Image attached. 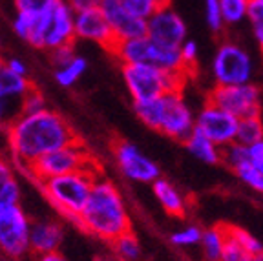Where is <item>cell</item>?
<instances>
[{
    "label": "cell",
    "instance_id": "4316f807",
    "mask_svg": "<svg viewBox=\"0 0 263 261\" xmlns=\"http://www.w3.org/2000/svg\"><path fill=\"white\" fill-rule=\"evenodd\" d=\"M134 15H137L139 18L146 21L148 16L156 13L157 9H161L163 6L170 4V0H121Z\"/></svg>",
    "mask_w": 263,
    "mask_h": 261
},
{
    "label": "cell",
    "instance_id": "b9f144b4",
    "mask_svg": "<svg viewBox=\"0 0 263 261\" xmlns=\"http://www.w3.org/2000/svg\"><path fill=\"white\" fill-rule=\"evenodd\" d=\"M4 68H8L9 71H13L16 75H28V66L24 64V61H21V59L16 57L4 61Z\"/></svg>",
    "mask_w": 263,
    "mask_h": 261
},
{
    "label": "cell",
    "instance_id": "d4e9b609",
    "mask_svg": "<svg viewBox=\"0 0 263 261\" xmlns=\"http://www.w3.org/2000/svg\"><path fill=\"white\" fill-rule=\"evenodd\" d=\"M111 245H114L115 256L121 261H137L141 257V245L137 237L132 234V230L111 241Z\"/></svg>",
    "mask_w": 263,
    "mask_h": 261
},
{
    "label": "cell",
    "instance_id": "8d00e7d4",
    "mask_svg": "<svg viewBox=\"0 0 263 261\" xmlns=\"http://www.w3.org/2000/svg\"><path fill=\"white\" fill-rule=\"evenodd\" d=\"M21 114V102L8 101V99L0 97V134L6 132L13 119Z\"/></svg>",
    "mask_w": 263,
    "mask_h": 261
},
{
    "label": "cell",
    "instance_id": "9a60e30c",
    "mask_svg": "<svg viewBox=\"0 0 263 261\" xmlns=\"http://www.w3.org/2000/svg\"><path fill=\"white\" fill-rule=\"evenodd\" d=\"M97 8L110 26L115 42L146 35V21L134 15L121 0H99Z\"/></svg>",
    "mask_w": 263,
    "mask_h": 261
},
{
    "label": "cell",
    "instance_id": "7bdbcfd3",
    "mask_svg": "<svg viewBox=\"0 0 263 261\" xmlns=\"http://www.w3.org/2000/svg\"><path fill=\"white\" fill-rule=\"evenodd\" d=\"M70 8L73 9L75 13L77 11H84V9H91V8H97L99 6V0H66Z\"/></svg>",
    "mask_w": 263,
    "mask_h": 261
},
{
    "label": "cell",
    "instance_id": "4fadbf2b",
    "mask_svg": "<svg viewBox=\"0 0 263 261\" xmlns=\"http://www.w3.org/2000/svg\"><path fill=\"white\" fill-rule=\"evenodd\" d=\"M115 163L123 172L126 179L134 183H154L157 177H161L159 166L156 161H152L148 155H144L134 143L119 141L114 146Z\"/></svg>",
    "mask_w": 263,
    "mask_h": 261
},
{
    "label": "cell",
    "instance_id": "ab89813d",
    "mask_svg": "<svg viewBox=\"0 0 263 261\" xmlns=\"http://www.w3.org/2000/svg\"><path fill=\"white\" fill-rule=\"evenodd\" d=\"M49 53H51V62H53V66L62 64V62L70 61L73 55H77L75 53L73 44H66V46H61V48H55V49H51Z\"/></svg>",
    "mask_w": 263,
    "mask_h": 261
},
{
    "label": "cell",
    "instance_id": "f6af8a7d",
    "mask_svg": "<svg viewBox=\"0 0 263 261\" xmlns=\"http://www.w3.org/2000/svg\"><path fill=\"white\" fill-rule=\"evenodd\" d=\"M251 261H263V250H259L258 254H254V256H252V259Z\"/></svg>",
    "mask_w": 263,
    "mask_h": 261
},
{
    "label": "cell",
    "instance_id": "ac0fdd59",
    "mask_svg": "<svg viewBox=\"0 0 263 261\" xmlns=\"http://www.w3.org/2000/svg\"><path fill=\"white\" fill-rule=\"evenodd\" d=\"M152 190L156 199L159 201V204L163 207V210L166 214L174 217H183L186 210V199L181 194V190L177 187H174L170 181L157 177L152 183Z\"/></svg>",
    "mask_w": 263,
    "mask_h": 261
},
{
    "label": "cell",
    "instance_id": "cb8c5ba5",
    "mask_svg": "<svg viewBox=\"0 0 263 261\" xmlns=\"http://www.w3.org/2000/svg\"><path fill=\"white\" fill-rule=\"evenodd\" d=\"M251 0H219L221 16L225 26H238L247 21Z\"/></svg>",
    "mask_w": 263,
    "mask_h": 261
},
{
    "label": "cell",
    "instance_id": "1f68e13d",
    "mask_svg": "<svg viewBox=\"0 0 263 261\" xmlns=\"http://www.w3.org/2000/svg\"><path fill=\"white\" fill-rule=\"evenodd\" d=\"M251 259H252V254L249 252V250L243 249L238 241H234L229 234H227L225 247H223L221 256H219L218 261H251Z\"/></svg>",
    "mask_w": 263,
    "mask_h": 261
},
{
    "label": "cell",
    "instance_id": "e0dca14e",
    "mask_svg": "<svg viewBox=\"0 0 263 261\" xmlns=\"http://www.w3.org/2000/svg\"><path fill=\"white\" fill-rule=\"evenodd\" d=\"M62 243V227L57 221L41 219L33 221L29 227V252L39 256V254H48L59 250Z\"/></svg>",
    "mask_w": 263,
    "mask_h": 261
},
{
    "label": "cell",
    "instance_id": "5bb4252c",
    "mask_svg": "<svg viewBox=\"0 0 263 261\" xmlns=\"http://www.w3.org/2000/svg\"><path fill=\"white\" fill-rule=\"evenodd\" d=\"M189 29L183 16L170 4L163 6L146 18V37L170 48H179L186 41Z\"/></svg>",
    "mask_w": 263,
    "mask_h": 261
},
{
    "label": "cell",
    "instance_id": "ee69618b",
    "mask_svg": "<svg viewBox=\"0 0 263 261\" xmlns=\"http://www.w3.org/2000/svg\"><path fill=\"white\" fill-rule=\"evenodd\" d=\"M35 261H66V257L59 250H55V252L39 254V256H35Z\"/></svg>",
    "mask_w": 263,
    "mask_h": 261
},
{
    "label": "cell",
    "instance_id": "d6a6232c",
    "mask_svg": "<svg viewBox=\"0 0 263 261\" xmlns=\"http://www.w3.org/2000/svg\"><path fill=\"white\" fill-rule=\"evenodd\" d=\"M179 57L183 62V68L189 75H192V71L196 69L197 57H199V48H197V42L192 39H186L183 44L179 46Z\"/></svg>",
    "mask_w": 263,
    "mask_h": 261
},
{
    "label": "cell",
    "instance_id": "9c48e42d",
    "mask_svg": "<svg viewBox=\"0 0 263 261\" xmlns=\"http://www.w3.org/2000/svg\"><path fill=\"white\" fill-rule=\"evenodd\" d=\"M90 166H93V164H91V157L88 150L82 143L75 141V143L51 150L42 157H39L35 163L29 164L24 174L39 184L42 181L49 179V177H57L62 176V174H70V172Z\"/></svg>",
    "mask_w": 263,
    "mask_h": 261
},
{
    "label": "cell",
    "instance_id": "277c9868",
    "mask_svg": "<svg viewBox=\"0 0 263 261\" xmlns=\"http://www.w3.org/2000/svg\"><path fill=\"white\" fill-rule=\"evenodd\" d=\"M97 177V172L93 170V166H90L70 172V174H62L57 177H49V179L39 183V188L42 190L48 203L61 216L75 223V219L79 217L90 197L91 187Z\"/></svg>",
    "mask_w": 263,
    "mask_h": 261
},
{
    "label": "cell",
    "instance_id": "603a6c76",
    "mask_svg": "<svg viewBox=\"0 0 263 261\" xmlns=\"http://www.w3.org/2000/svg\"><path fill=\"white\" fill-rule=\"evenodd\" d=\"M263 139V121L261 115L254 117H243L238 119V128H236V141L243 146H251Z\"/></svg>",
    "mask_w": 263,
    "mask_h": 261
},
{
    "label": "cell",
    "instance_id": "d590c367",
    "mask_svg": "<svg viewBox=\"0 0 263 261\" xmlns=\"http://www.w3.org/2000/svg\"><path fill=\"white\" fill-rule=\"evenodd\" d=\"M57 0H13L16 13H28V15H41Z\"/></svg>",
    "mask_w": 263,
    "mask_h": 261
},
{
    "label": "cell",
    "instance_id": "8fae6325",
    "mask_svg": "<svg viewBox=\"0 0 263 261\" xmlns=\"http://www.w3.org/2000/svg\"><path fill=\"white\" fill-rule=\"evenodd\" d=\"M209 101L232 114L236 119L261 115V91L254 82L234 86H214Z\"/></svg>",
    "mask_w": 263,
    "mask_h": 261
},
{
    "label": "cell",
    "instance_id": "f1b7e54d",
    "mask_svg": "<svg viewBox=\"0 0 263 261\" xmlns=\"http://www.w3.org/2000/svg\"><path fill=\"white\" fill-rule=\"evenodd\" d=\"M247 21L251 24L252 35H254L256 42H258L259 49L263 53V6L256 0H251L249 4V11H247Z\"/></svg>",
    "mask_w": 263,
    "mask_h": 261
},
{
    "label": "cell",
    "instance_id": "f546056e",
    "mask_svg": "<svg viewBox=\"0 0 263 261\" xmlns=\"http://www.w3.org/2000/svg\"><path fill=\"white\" fill-rule=\"evenodd\" d=\"M225 230H227V234L232 237V239L238 241L239 245H241L245 250H249L252 256H254V254H258L259 250H263L261 243H259V241L256 239L252 234L247 232V230L239 229V227H234V225H225Z\"/></svg>",
    "mask_w": 263,
    "mask_h": 261
},
{
    "label": "cell",
    "instance_id": "ba28073f",
    "mask_svg": "<svg viewBox=\"0 0 263 261\" xmlns=\"http://www.w3.org/2000/svg\"><path fill=\"white\" fill-rule=\"evenodd\" d=\"M216 86H234L252 82L254 77V61L251 53L241 44L234 41H225L218 46L210 62Z\"/></svg>",
    "mask_w": 263,
    "mask_h": 261
},
{
    "label": "cell",
    "instance_id": "ffe728a7",
    "mask_svg": "<svg viewBox=\"0 0 263 261\" xmlns=\"http://www.w3.org/2000/svg\"><path fill=\"white\" fill-rule=\"evenodd\" d=\"M33 88L28 75H16L8 68L0 69V97L21 102V99Z\"/></svg>",
    "mask_w": 263,
    "mask_h": 261
},
{
    "label": "cell",
    "instance_id": "52a82bcc",
    "mask_svg": "<svg viewBox=\"0 0 263 261\" xmlns=\"http://www.w3.org/2000/svg\"><path fill=\"white\" fill-rule=\"evenodd\" d=\"M110 51L123 64H146L166 69V71H185L179 57V48H170V46L154 42L146 35L115 42Z\"/></svg>",
    "mask_w": 263,
    "mask_h": 261
},
{
    "label": "cell",
    "instance_id": "6da1fadb",
    "mask_svg": "<svg viewBox=\"0 0 263 261\" xmlns=\"http://www.w3.org/2000/svg\"><path fill=\"white\" fill-rule=\"evenodd\" d=\"M4 134L13 163L22 172L48 152L79 141L71 124L49 108L37 114H18Z\"/></svg>",
    "mask_w": 263,
    "mask_h": 261
},
{
    "label": "cell",
    "instance_id": "7c38bea8",
    "mask_svg": "<svg viewBox=\"0 0 263 261\" xmlns=\"http://www.w3.org/2000/svg\"><path fill=\"white\" fill-rule=\"evenodd\" d=\"M194 128L205 134L209 139H212L219 148H223L236 141L238 119L223 108L216 106L214 102L206 101L205 106L194 117Z\"/></svg>",
    "mask_w": 263,
    "mask_h": 261
},
{
    "label": "cell",
    "instance_id": "bcb514c9",
    "mask_svg": "<svg viewBox=\"0 0 263 261\" xmlns=\"http://www.w3.org/2000/svg\"><path fill=\"white\" fill-rule=\"evenodd\" d=\"M2 68H4V59L0 57V69H2Z\"/></svg>",
    "mask_w": 263,
    "mask_h": 261
},
{
    "label": "cell",
    "instance_id": "7dc6e473",
    "mask_svg": "<svg viewBox=\"0 0 263 261\" xmlns=\"http://www.w3.org/2000/svg\"><path fill=\"white\" fill-rule=\"evenodd\" d=\"M256 2H259V4H261V6H263V0H256Z\"/></svg>",
    "mask_w": 263,
    "mask_h": 261
},
{
    "label": "cell",
    "instance_id": "44dd1931",
    "mask_svg": "<svg viewBox=\"0 0 263 261\" xmlns=\"http://www.w3.org/2000/svg\"><path fill=\"white\" fill-rule=\"evenodd\" d=\"M88 62L81 55H73L70 61L62 62V64L55 66V81L64 88H71L75 82L81 81V77L86 73Z\"/></svg>",
    "mask_w": 263,
    "mask_h": 261
},
{
    "label": "cell",
    "instance_id": "f35d334b",
    "mask_svg": "<svg viewBox=\"0 0 263 261\" xmlns=\"http://www.w3.org/2000/svg\"><path fill=\"white\" fill-rule=\"evenodd\" d=\"M247 157L263 174V139H259L258 143L247 146Z\"/></svg>",
    "mask_w": 263,
    "mask_h": 261
},
{
    "label": "cell",
    "instance_id": "5b68a950",
    "mask_svg": "<svg viewBox=\"0 0 263 261\" xmlns=\"http://www.w3.org/2000/svg\"><path fill=\"white\" fill-rule=\"evenodd\" d=\"M190 75L146 64H123V81L134 104L152 101L168 91H183Z\"/></svg>",
    "mask_w": 263,
    "mask_h": 261
},
{
    "label": "cell",
    "instance_id": "74e56055",
    "mask_svg": "<svg viewBox=\"0 0 263 261\" xmlns=\"http://www.w3.org/2000/svg\"><path fill=\"white\" fill-rule=\"evenodd\" d=\"M33 24H35V15H28V13H16L15 18H13V31L22 39V41L28 42L31 37Z\"/></svg>",
    "mask_w": 263,
    "mask_h": 261
},
{
    "label": "cell",
    "instance_id": "4dcf8cb0",
    "mask_svg": "<svg viewBox=\"0 0 263 261\" xmlns=\"http://www.w3.org/2000/svg\"><path fill=\"white\" fill-rule=\"evenodd\" d=\"M203 9H205V22L212 33H219L225 28L221 16V8H219V0H203Z\"/></svg>",
    "mask_w": 263,
    "mask_h": 261
},
{
    "label": "cell",
    "instance_id": "7a4b0ae2",
    "mask_svg": "<svg viewBox=\"0 0 263 261\" xmlns=\"http://www.w3.org/2000/svg\"><path fill=\"white\" fill-rule=\"evenodd\" d=\"M75 223L90 236L108 243L130 232V216L119 188L111 181L97 177Z\"/></svg>",
    "mask_w": 263,
    "mask_h": 261
},
{
    "label": "cell",
    "instance_id": "60d3db41",
    "mask_svg": "<svg viewBox=\"0 0 263 261\" xmlns=\"http://www.w3.org/2000/svg\"><path fill=\"white\" fill-rule=\"evenodd\" d=\"M11 177H15V164H13V161H9L8 157L0 154V184L11 179Z\"/></svg>",
    "mask_w": 263,
    "mask_h": 261
},
{
    "label": "cell",
    "instance_id": "484cf974",
    "mask_svg": "<svg viewBox=\"0 0 263 261\" xmlns=\"http://www.w3.org/2000/svg\"><path fill=\"white\" fill-rule=\"evenodd\" d=\"M232 172L239 177L241 183H245L249 188H252L254 192L263 194V174L249 159L243 161L241 164H238Z\"/></svg>",
    "mask_w": 263,
    "mask_h": 261
},
{
    "label": "cell",
    "instance_id": "2e32d148",
    "mask_svg": "<svg viewBox=\"0 0 263 261\" xmlns=\"http://www.w3.org/2000/svg\"><path fill=\"white\" fill-rule=\"evenodd\" d=\"M75 39L95 42V44L106 48L108 51L115 44L110 26L104 21L103 13H101L99 8L84 9V11L75 13Z\"/></svg>",
    "mask_w": 263,
    "mask_h": 261
},
{
    "label": "cell",
    "instance_id": "30bf717a",
    "mask_svg": "<svg viewBox=\"0 0 263 261\" xmlns=\"http://www.w3.org/2000/svg\"><path fill=\"white\" fill-rule=\"evenodd\" d=\"M29 221L24 208L11 204L0 210V250L11 259H22L29 254Z\"/></svg>",
    "mask_w": 263,
    "mask_h": 261
},
{
    "label": "cell",
    "instance_id": "3957f363",
    "mask_svg": "<svg viewBox=\"0 0 263 261\" xmlns=\"http://www.w3.org/2000/svg\"><path fill=\"white\" fill-rule=\"evenodd\" d=\"M134 110L141 123L166 137L185 141L186 135L194 130L196 114L183 97V91H168L152 101L134 104Z\"/></svg>",
    "mask_w": 263,
    "mask_h": 261
},
{
    "label": "cell",
    "instance_id": "e575fe53",
    "mask_svg": "<svg viewBox=\"0 0 263 261\" xmlns=\"http://www.w3.org/2000/svg\"><path fill=\"white\" fill-rule=\"evenodd\" d=\"M46 106V99L42 95L41 90L37 88H31L24 97L21 99V114H37V111L44 110Z\"/></svg>",
    "mask_w": 263,
    "mask_h": 261
},
{
    "label": "cell",
    "instance_id": "7402d4cb",
    "mask_svg": "<svg viewBox=\"0 0 263 261\" xmlns=\"http://www.w3.org/2000/svg\"><path fill=\"white\" fill-rule=\"evenodd\" d=\"M227 232H225V225H219V227H210V229L203 230L201 234V245L203 256L209 261H218L221 256V250L225 247Z\"/></svg>",
    "mask_w": 263,
    "mask_h": 261
},
{
    "label": "cell",
    "instance_id": "8992f818",
    "mask_svg": "<svg viewBox=\"0 0 263 261\" xmlns=\"http://www.w3.org/2000/svg\"><path fill=\"white\" fill-rule=\"evenodd\" d=\"M75 41V11L66 0H57L51 8L41 15H35L31 37L28 44L37 49L61 48L66 44H73Z\"/></svg>",
    "mask_w": 263,
    "mask_h": 261
},
{
    "label": "cell",
    "instance_id": "836d02e7",
    "mask_svg": "<svg viewBox=\"0 0 263 261\" xmlns=\"http://www.w3.org/2000/svg\"><path fill=\"white\" fill-rule=\"evenodd\" d=\"M18 203H21V187H18V181L11 177L0 184V210Z\"/></svg>",
    "mask_w": 263,
    "mask_h": 261
},
{
    "label": "cell",
    "instance_id": "83f0119b",
    "mask_svg": "<svg viewBox=\"0 0 263 261\" xmlns=\"http://www.w3.org/2000/svg\"><path fill=\"white\" fill-rule=\"evenodd\" d=\"M201 234H203V230L199 229L197 225H189V227H183V229L176 230L170 239H172V243L176 247L189 249V247L199 245V241H201Z\"/></svg>",
    "mask_w": 263,
    "mask_h": 261
},
{
    "label": "cell",
    "instance_id": "d6986e66",
    "mask_svg": "<svg viewBox=\"0 0 263 261\" xmlns=\"http://www.w3.org/2000/svg\"><path fill=\"white\" fill-rule=\"evenodd\" d=\"M183 143H185L186 150H189L196 159L201 161V163H206V164L221 163V148L214 143L212 139L206 137L205 134L196 130V128L186 135V139Z\"/></svg>",
    "mask_w": 263,
    "mask_h": 261
}]
</instances>
